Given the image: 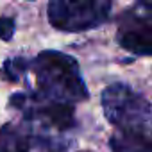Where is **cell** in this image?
<instances>
[{"label":"cell","mask_w":152,"mask_h":152,"mask_svg":"<svg viewBox=\"0 0 152 152\" xmlns=\"http://www.w3.org/2000/svg\"><path fill=\"white\" fill-rule=\"evenodd\" d=\"M9 106L23 115L25 124L47 136H56L54 132H64L75 127V107L72 104L56 102L38 95L36 91H20L11 95Z\"/></svg>","instance_id":"cell-3"},{"label":"cell","mask_w":152,"mask_h":152,"mask_svg":"<svg viewBox=\"0 0 152 152\" xmlns=\"http://www.w3.org/2000/svg\"><path fill=\"white\" fill-rule=\"evenodd\" d=\"M116 43L134 56H152V15L138 4L124 11L116 22Z\"/></svg>","instance_id":"cell-5"},{"label":"cell","mask_w":152,"mask_h":152,"mask_svg":"<svg viewBox=\"0 0 152 152\" xmlns=\"http://www.w3.org/2000/svg\"><path fill=\"white\" fill-rule=\"evenodd\" d=\"M102 109L118 132L152 136V106L129 84H111L102 91Z\"/></svg>","instance_id":"cell-2"},{"label":"cell","mask_w":152,"mask_h":152,"mask_svg":"<svg viewBox=\"0 0 152 152\" xmlns=\"http://www.w3.org/2000/svg\"><path fill=\"white\" fill-rule=\"evenodd\" d=\"M113 152H152V136L115 132L109 138Z\"/></svg>","instance_id":"cell-7"},{"label":"cell","mask_w":152,"mask_h":152,"mask_svg":"<svg viewBox=\"0 0 152 152\" xmlns=\"http://www.w3.org/2000/svg\"><path fill=\"white\" fill-rule=\"evenodd\" d=\"M36 147V134L27 125L6 124L0 127V152H31Z\"/></svg>","instance_id":"cell-6"},{"label":"cell","mask_w":152,"mask_h":152,"mask_svg":"<svg viewBox=\"0 0 152 152\" xmlns=\"http://www.w3.org/2000/svg\"><path fill=\"white\" fill-rule=\"evenodd\" d=\"M138 6H140L141 9H145L147 13H150V15H152V0H141Z\"/></svg>","instance_id":"cell-9"},{"label":"cell","mask_w":152,"mask_h":152,"mask_svg":"<svg viewBox=\"0 0 152 152\" xmlns=\"http://www.w3.org/2000/svg\"><path fill=\"white\" fill-rule=\"evenodd\" d=\"M113 4L107 0H54L48 4V22L63 32H83L97 29L109 20Z\"/></svg>","instance_id":"cell-4"},{"label":"cell","mask_w":152,"mask_h":152,"mask_svg":"<svg viewBox=\"0 0 152 152\" xmlns=\"http://www.w3.org/2000/svg\"><path fill=\"white\" fill-rule=\"evenodd\" d=\"M13 36H15V18L0 16V39L9 41Z\"/></svg>","instance_id":"cell-8"},{"label":"cell","mask_w":152,"mask_h":152,"mask_svg":"<svg viewBox=\"0 0 152 152\" xmlns=\"http://www.w3.org/2000/svg\"><path fill=\"white\" fill-rule=\"evenodd\" d=\"M27 72L34 73L38 86L34 91L45 99L73 106L90 97L77 61L59 50L39 52L29 59Z\"/></svg>","instance_id":"cell-1"}]
</instances>
